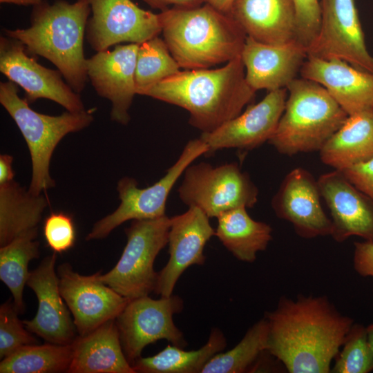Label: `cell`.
<instances>
[{"label": "cell", "instance_id": "8", "mask_svg": "<svg viewBox=\"0 0 373 373\" xmlns=\"http://www.w3.org/2000/svg\"><path fill=\"white\" fill-rule=\"evenodd\" d=\"M178 189L181 201L201 209L209 218L240 207H253L258 189L236 163L214 166L209 163L190 164Z\"/></svg>", "mask_w": 373, "mask_h": 373}, {"label": "cell", "instance_id": "29", "mask_svg": "<svg viewBox=\"0 0 373 373\" xmlns=\"http://www.w3.org/2000/svg\"><path fill=\"white\" fill-rule=\"evenodd\" d=\"M37 234V228L31 229L0 249V279L10 291L19 314H23L26 309L23 293L30 275L28 264L39 257Z\"/></svg>", "mask_w": 373, "mask_h": 373}, {"label": "cell", "instance_id": "3", "mask_svg": "<svg viewBox=\"0 0 373 373\" xmlns=\"http://www.w3.org/2000/svg\"><path fill=\"white\" fill-rule=\"evenodd\" d=\"M158 15L163 39L182 68H209L241 55L247 35L230 14L205 3Z\"/></svg>", "mask_w": 373, "mask_h": 373}, {"label": "cell", "instance_id": "43", "mask_svg": "<svg viewBox=\"0 0 373 373\" xmlns=\"http://www.w3.org/2000/svg\"><path fill=\"white\" fill-rule=\"evenodd\" d=\"M368 341L373 352V323L366 327Z\"/></svg>", "mask_w": 373, "mask_h": 373}, {"label": "cell", "instance_id": "18", "mask_svg": "<svg viewBox=\"0 0 373 373\" xmlns=\"http://www.w3.org/2000/svg\"><path fill=\"white\" fill-rule=\"evenodd\" d=\"M318 181L297 167L283 180L271 201L276 215L290 222L297 235L307 239L330 236L332 221L321 203Z\"/></svg>", "mask_w": 373, "mask_h": 373}, {"label": "cell", "instance_id": "20", "mask_svg": "<svg viewBox=\"0 0 373 373\" xmlns=\"http://www.w3.org/2000/svg\"><path fill=\"white\" fill-rule=\"evenodd\" d=\"M317 181L330 212L332 238L343 242L356 236L373 242V201L340 171L322 174Z\"/></svg>", "mask_w": 373, "mask_h": 373}, {"label": "cell", "instance_id": "17", "mask_svg": "<svg viewBox=\"0 0 373 373\" xmlns=\"http://www.w3.org/2000/svg\"><path fill=\"white\" fill-rule=\"evenodd\" d=\"M213 236L215 229L209 218L198 207H189L186 212L170 218L169 258L158 272L154 292L160 296H171L187 268L195 265H203L206 260L204 249Z\"/></svg>", "mask_w": 373, "mask_h": 373}, {"label": "cell", "instance_id": "1", "mask_svg": "<svg viewBox=\"0 0 373 373\" xmlns=\"http://www.w3.org/2000/svg\"><path fill=\"white\" fill-rule=\"evenodd\" d=\"M267 351L289 373H329L354 320L325 296L280 298L265 315Z\"/></svg>", "mask_w": 373, "mask_h": 373}, {"label": "cell", "instance_id": "33", "mask_svg": "<svg viewBox=\"0 0 373 373\" xmlns=\"http://www.w3.org/2000/svg\"><path fill=\"white\" fill-rule=\"evenodd\" d=\"M341 347L334 358L332 373H367L373 370V352L366 327L354 323Z\"/></svg>", "mask_w": 373, "mask_h": 373}, {"label": "cell", "instance_id": "34", "mask_svg": "<svg viewBox=\"0 0 373 373\" xmlns=\"http://www.w3.org/2000/svg\"><path fill=\"white\" fill-rule=\"evenodd\" d=\"M11 299L0 307V358L10 356L25 345L37 344L38 340L25 327Z\"/></svg>", "mask_w": 373, "mask_h": 373}, {"label": "cell", "instance_id": "23", "mask_svg": "<svg viewBox=\"0 0 373 373\" xmlns=\"http://www.w3.org/2000/svg\"><path fill=\"white\" fill-rule=\"evenodd\" d=\"M231 16L247 37L280 45L296 40V15L293 0H236Z\"/></svg>", "mask_w": 373, "mask_h": 373}, {"label": "cell", "instance_id": "39", "mask_svg": "<svg viewBox=\"0 0 373 373\" xmlns=\"http://www.w3.org/2000/svg\"><path fill=\"white\" fill-rule=\"evenodd\" d=\"M151 8L161 11L171 8H191L205 3V0H142Z\"/></svg>", "mask_w": 373, "mask_h": 373}, {"label": "cell", "instance_id": "30", "mask_svg": "<svg viewBox=\"0 0 373 373\" xmlns=\"http://www.w3.org/2000/svg\"><path fill=\"white\" fill-rule=\"evenodd\" d=\"M73 354V344L47 343L21 347L0 363L1 373L68 372Z\"/></svg>", "mask_w": 373, "mask_h": 373}, {"label": "cell", "instance_id": "22", "mask_svg": "<svg viewBox=\"0 0 373 373\" xmlns=\"http://www.w3.org/2000/svg\"><path fill=\"white\" fill-rule=\"evenodd\" d=\"M300 77L322 86L348 115L373 108V73L338 59L307 56Z\"/></svg>", "mask_w": 373, "mask_h": 373}, {"label": "cell", "instance_id": "32", "mask_svg": "<svg viewBox=\"0 0 373 373\" xmlns=\"http://www.w3.org/2000/svg\"><path fill=\"white\" fill-rule=\"evenodd\" d=\"M180 68L163 39L156 36L139 44L135 75L137 94L178 73Z\"/></svg>", "mask_w": 373, "mask_h": 373}, {"label": "cell", "instance_id": "4", "mask_svg": "<svg viewBox=\"0 0 373 373\" xmlns=\"http://www.w3.org/2000/svg\"><path fill=\"white\" fill-rule=\"evenodd\" d=\"M90 12L88 0H57L52 4L44 1L33 6L29 28L4 29V35L52 62L73 90L80 93L88 79L83 44Z\"/></svg>", "mask_w": 373, "mask_h": 373}, {"label": "cell", "instance_id": "19", "mask_svg": "<svg viewBox=\"0 0 373 373\" xmlns=\"http://www.w3.org/2000/svg\"><path fill=\"white\" fill-rule=\"evenodd\" d=\"M57 253L44 258L30 272L27 285L34 291L38 309L31 320L23 321L26 329L48 343L71 344L76 336V327L62 298L59 278L55 271Z\"/></svg>", "mask_w": 373, "mask_h": 373}, {"label": "cell", "instance_id": "27", "mask_svg": "<svg viewBox=\"0 0 373 373\" xmlns=\"http://www.w3.org/2000/svg\"><path fill=\"white\" fill-rule=\"evenodd\" d=\"M48 204L42 194L35 195L15 180L0 184V245L37 228Z\"/></svg>", "mask_w": 373, "mask_h": 373}, {"label": "cell", "instance_id": "12", "mask_svg": "<svg viewBox=\"0 0 373 373\" xmlns=\"http://www.w3.org/2000/svg\"><path fill=\"white\" fill-rule=\"evenodd\" d=\"M92 16L86 38L96 52L122 42L140 44L162 32L158 14L142 9L132 0H88Z\"/></svg>", "mask_w": 373, "mask_h": 373}, {"label": "cell", "instance_id": "37", "mask_svg": "<svg viewBox=\"0 0 373 373\" xmlns=\"http://www.w3.org/2000/svg\"><path fill=\"white\" fill-rule=\"evenodd\" d=\"M340 171L354 186L373 201V159Z\"/></svg>", "mask_w": 373, "mask_h": 373}, {"label": "cell", "instance_id": "7", "mask_svg": "<svg viewBox=\"0 0 373 373\" xmlns=\"http://www.w3.org/2000/svg\"><path fill=\"white\" fill-rule=\"evenodd\" d=\"M170 218L133 220L125 229L127 242L114 267L100 279L128 300L154 292L158 272L155 260L168 244Z\"/></svg>", "mask_w": 373, "mask_h": 373}, {"label": "cell", "instance_id": "2", "mask_svg": "<svg viewBox=\"0 0 373 373\" xmlns=\"http://www.w3.org/2000/svg\"><path fill=\"white\" fill-rule=\"evenodd\" d=\"M255 93L240 56L216 69L180 70L139 95L186 110L189 124L209 133L241 113Z\"/></svg>", "mask_w": 373, "mask_h": 373}, {"label": "cell", "instance_id": "28", "mask_svg": "<svg viewBox=\"0 0 373 373\" xmlns=\"http://www.w3.org/2000/svg\"><path fill=\"white\" fill-rule=\"evenodd\" d=\"M226 346L223 333L213 328L207 342L197 350L168 345L154 356L140 357L132 366L135 373H201L207 363Z\"/></svg>", "mask_w": 373, "mask_h": 373}, {"label": "cell", "instance_id": "25", "mask_svg": "<svg viewBox=\"0 0 373 373\" xmlns=\"http://www.w3.org/2000/svg\"><path fill=\"white\" fill-rule=\"evenodd\" d=\"M319 153L323 164L338 171L373 159V108L348 115Z\"/></svg>", "mask_w": 373, "mask_h": 373}, {"label": "cell", "instance_id": "26", "mask_svg": "<svg viewBox=\"0 0 373 373\" xmlns=\"http://www.w3.org/2000/svg\"><path fill=\"white\" fill-rule=\"evenodd\" d=\"M247 207L227 211L217 217L215 236L238 260L253 262L259 251L265 250L272 239V229L251 218Z\"/></svg>", "mask_w": 373, "mask_h": 373}, {"label": "cell", "instance_id": "11", "mask_svg": "<svg viewBox=\"0 0 373 373\" xmlns=\"http://www.w3.org/2000/svg\"><path fill=\"white\" fill-rule=\"evenodd\" d=\"M318 35L307 56L338 59L373 73V56L365 44L354 0H320Z\"/></svg>", "mask_w": 373, "mask_h": 373}, {"label": "cell", "instance_id": "36", "mask_svg": "<svg viewBox=\"0 0 373 373\" xmlns=\"http://www.w3.org/2000/svg\"><path fill=\"white\" fill-rule=\"evenodd\" d=\"M296 15V41L307 50L316 39L320 26V0H293Z\"/></svg>", "mask_w": 373, "mask_h": 373}, {"label": "cell", "instance_id": "14", "mask_svg": "<svg viewBox=\"0 0 373 373\" xmlns=\"http://www.w3.org/2000/svg\"><path fill=\"white\" fill-rule=\"evenodd\" d=\"M61 295L68 306L79 335H86L115 320L129 300L104 283L101 271L84 276L68 263L57 268Z\"/></svg>", "mask_w": 373, "mask_h": 373}, {"label": "cell", "instance_id": "35", "mask_svg": "<svg viewBox=\"0 0 373 373\" xmlns=\"http://www.w3.org/2000/svg\"><path fill=\"white\" fill-rule=\"evenodd\" d=\"M43 232L48 247L57 254L72 248L76 240L73 220L63 212H52L44 220Z\"/></svg>", "mask_w": 373, "mask_h": 373}, {"label": "cell", "instance_id": "13", "mask_svg": "<svg viewBox=\"0 0 373 373\" xmlns=\"http://www.w3.org/2000/svg\"><path fill=\"white\" fill-rule=\"evenodd\" d=\"M0 71L24 90L28 103L44 98L70 112L86 110L79 93L63 80L59 70L41 66L28 55L21 41L6 35L0 37Z\"/></svg>", "mask_w": 373, "mask_h": 373}, {"label": "cell", "instance_id": "40", "mask_svg": "<svg viewBox=\"0 0 373 373\" xmlns=\"http://www.w3.org/2000/svg\"><path fill=\"white\" fill-rule=\"evenodd\" d=\"M13 157L8 154L0 155V184L14 180L15 173L12 163Z\"/></svg>", "mask_w": 373, "mask_h": 373}, {"label": "cell", "instance_id": "6", "mask_svg": "<svg viewBox=\"0 0 373 373\" xmlns=\"http://www.w3.org/2000/svg\"><path fill=\"white\" fill-rule=\"evenodd\" d=\"M18 86L8 80L0 83V103L13 119L28 145L32 163L28 191L41 194L55 186L49 166L57 145L67 134L82 131L93 121L94 109L66 111L57 116L35 111L19 95Z\"/></svg>", "mask_w": 373, "mask_h": 373}, {"label": "cell", "instance_id": "9", "mask_svg": "<svg viewBox=\"0 0 373 373\" xmlns=\"http://www.w3.org/2000/svg\"><path fill=\"white\" fill-rule=\"evenodd\" d=\"M207 153V145L202 139L191 140L166 173L153 185L140 189L135 179L122 178L117 186L120 204L112 213L94 224L86 240L105 238L128 220L153 219L165 216L166 200L177 180L194 160Z\"/></svg>", "mask_w": 373, "mask_h": 373}, {"label": "cell", "instance_id": "42", "mask_svg": "<svg viewBox=\"0 0 373 373\" xmlns=\"http://www.w3.org/2000/svg\"><path fill=\"white\" fill-rule=\"evenodd\" d=\"M44 0H0L1 3H12L19 6H37Z\"/></svg>", "mask_w": 373, "mask_h": 373}, {"label": "cell", "instance_id": "24", "mask_svg": "<svg viewBox=\"0 0 373 373\" xmlns=\"http://www.w3.org/2000/svg\"><path fill=\"white\" fill-rule=\"evenodd\" d=\"M70 373H135L121 344L115 320L93 332L79 335L72 343Z\"/></svg>", "mask_w": 373, "mask_h": 373}, {"label": "cell", "instance_id": "15", "mask_svg": "<svg viewBox=\"0 0 373 373\" xmlns=\"http://www.w3.org/2000/svg\"><path fill=\"white\" fill-rule=\"evenodd\" d=\"M287 88L268 92L258 103L200 138L211 154L223 149L251 150L268 142L274 133L285 110Z\"/></svg>", "mask_w": 373, "mask_h": 373}, {"label": "cell", "instance_id": "38", "mask_svg": "<svg viewBox=\"0 0 373 373\" xmlns=\"http://www.w3.org/2000/svg\"><path fill=\"white\" fill-rule=\"evenodd\" d=\"M353 265L361 276L373 278V242L365 240L354 243Z\"/></svg>", "mask_w": 373, "mask_h": 373}, {"label": "cell", "instance_id": "16", "mask_svg": "<svg viewBox=\"0 0 373 373\" xmlns=\"http://www.w3.org/2000/svg\"><path fill=\"white\" fill-rule=\"evenodd\" d=\"M138 44L117 45L113 50L97 52L86 59L88 79L101 97L111 102V118L126 125L136 92L135 66Z\"/></svg>", "mask_w": 373, "mask_h": 373}, {"label": "cell", "instance_id": "21", "mask_svg": "<svg viewBox=\"0 0 373 373\" xmlns=\"http://www.w3.org/2000/svg\"><path fill=\"white\" fill-rule=\"evenodd\" d=\"M240 57L248 85L256 92H270L287 88L297 78L307 50L296 40L274 45L247 37Z\"/></svg>", "mask_w": 373, "mask_h": 373}, {"label": "cell", "instance_id": "10", "mask_svg": "<svg viewBox=\"0 0 373 373\" xmlns=\"http://www.w3.org/2000/svg\"><path fill=\"white\" fill-rule=\"evenodd\" d=\"M182 309L183 300L173 294L159 299L146 296L129 300L115 323L124 353L131 365L141 357L146 346L158 340L165 339L182 348L186 346L173 319Z\"/></svg>", "mask_w": 373, "mask_h": 373}, {"label": "cell", "instance_id": "41", "mask_svg": "<svg viewBox=\"0 0 373 373\" xmlns=\"http://www.w3.org/2000/svg\"><path fill=\"white\" fill-rule=\"evenodd\" d=\"M236 0H205V3L224 13L230 14Z\"/></svg>", "mask_w": 373, "mask_h": 373}, {"label": "cell", "instance_id": "31", "mask_svg": "<svg viewBox=\"0 0 373 373\" xmlns=\"http://www.w3.org/2000/svg\"><path fill=\"white\" fill-rule=\"evenodd\" d=\"M269 325L265 318L254 323L232 349L219 352L204 365L201 373H242L254 367L267 351Z\"/></svg>", "mask_w": 373, "mask_h": 373}, {"label": "cell", "instance_id": "5", "mask_svg": "<svg viewBox=\"0 0 373 373\" xmlns=\"http://www.w3.org/2000/svg\"><path fill=\"white\" fill-rule=\"evenodd\" d=\"M287 90L285 110L268 142L289 156L319 151L348 115L315 82L296 78Z\"/></svg>", "mask_w": 373, "mask_h": 373}]
</instances>
